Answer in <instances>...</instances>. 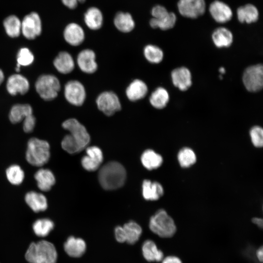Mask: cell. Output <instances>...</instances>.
Returning <instances> with one entry per match:
<instances>
[{
    "mask_svg": "<svg viewBox=\"0 0 263 263\" xmlns=\"http://www.w3.org/2000/svg\"><path fill=\"white\" fill-rule=\"evenodd\" d=\"M56 70L62 74L71 73L75 68V63L71 54L65 51L60 52L53 61Z\"/></svg>",
    "mask_w": 263,
    "mask_h": 263,
    "instance_id": "d6986e66",
    "label": "cell"
},
{
    "mask_svg": "<svg viewBox=\"0 0 263 263\" xmlns=\"http://www.w3.org/2000/svg\"><path fill=\"white\" fill-rule=\"evenodd\" d=\"M149 228L153 233L163 238H171L176 232L173 219L163 209H159L151 217Z\"/></svg>",
    "mask_w": 263,
    "mask_h": 263,
    "instance_id": "5b68a950",
    "label": "cell"
},
{
    "mask_svg": "<svg viewBox=\"0 0 263 263\" xmlns=\"http://www.w3.org/2000/svg\"><path fill=\"white\" fill-rule=\"evenodd\" d=\"M177 7L182 16L196 19L204 14L206 4L205 0H179Z\"/></svg>",
    "mask_w": 263,
    "mask_h": 263,
    "instance_id": "8fae6325",
    "label": "cell"
},
{
    "mask_svg": "<svg viewBox=\"0 0 263 263\" xmlns=\"http://www.w3.org/2000/svg\"><path fill=\"white\" fill-rule=\"evenodd\" d=\"M113 22L115 27L123 33L132 31L135 26L134 21L131 15L128 13H117L114 18Z\"/></svg>",
    "mask_w": 263,
    "mask_h": 263,
    "instance_id": "4dcf8cb0",
    "label": "cell"
},
{
    "mask_svg": "<svg viewBox=\"0 0 263 263\" xmlns=\"http://www.w3.org/2000/svg\"><path fill=\"white\" fill-rule=\"evenodd\" d=\"M6 175L8 181L14 185H20L24 178V172L18 165L9 166L6 169Z\"/></svg>",
    "mask_w": 263,
    "mask_h": 263,
    "instance_id": "d590c367",
    "label": "cell"
},
{
    "mask_svg": "<svg viewBox=\"0 0 263 263\" xmlns=\"http://www.w3.org/2000/svg\"><path fill=\"white\" fill-rule=\"evenodd\" d=\"M85 0H61L62 3L69 9L76 8L78 2H84Z\"/></svg>",
    "mask_w": 263,
    "mask_h": 263,
    "instance_id": "7bdbcfd3",
    "label": "cell"
},
{
    "mask_svg": "<svg viewBox=\"0 0 263 263\" xmlns=\"http://www.w3.org/2000/svg\"><path fill=\"white\" fill-rule=\"evenodd\" d=\"M64 249L70 256L78 258L82 256L86 249V244L84 240L80 238L70 236L64 244Z\"/></svg>",
    "mask_w": 263,
    "mask_h": 263,
    "instance_id": "ffe728a7",
    "label": "cell"
},
{
    "mask_svg": "<svg viewBox=\"0 0 263 263\" xmlns=\"http://www.w3.org/2000/svg\"><path fill=\"white\" fill-rule=\"evenodd\" d=\"M219 72L222 74H224V73H225V68L220 67L219 69Z\"/></svg>",
    "mask_w": 263,
    "mask_h": 263,
    "instance_id": "c3c4849f",
    "label": "cell"
},
{
    "mask_svg": "<svg viewBox=\"0 0 263 263\" xmlns=\"http://www.w3.org/2000/svg\"><path fill=\"white\" fill-rule=\"evenodd\" d=\"M96 103L99 110L107 116H112L121 109L119 97L112 91H105L99 94Z\"/></svg>",
    "mask_w": 263,
    "mask_h": 263,
    "instance_id": "ba28073f",
    "label": "cell"
},
{
    "mask_svg": "<svg viewBox=\"0 0 263 263\" xmlns=\"http://www.w3.org/2000/svg\"><path fill=\"white\" fill-rule=\"evenodd\" d=\"M143 53L146 59L152 64L159 63L164 57V53L162 49L152 44L146 45L144 48Z\"/></svg>",
    "mask_w": 263,
    "mask_h": 263,
    "instance_id": "e575fe53",
    "label": "cell"
},
{
    "mask_svg": "<svg viewBox=\"0 0 263 263\" xmlns=\"http://www.w3.org/2000/svg\"><path fill=\"white\" fill-rule=\"evenodd\" d=\"M50 156V145L47 141L35 137L29 140L25 154L28 163L41 167L48 162Z\"/></svg>",
    "mask_w": 263,
    "mask_h": 263,
    "instance_id": "277c9868",
    "label": "cell"
},
{
    "mask_svg": "<svg viewBox=\"0 0 263 263\" xmlns=\"http://www.w3.org/2000/svg\"><path fill=\"white\" fill-rule=\"evenodd\" d=\"M256 255L258 260L260 262L263 261V247L261 246L256 252Z\"/></svg>",
    "mask_w": 263,
    "mask_h": 263,
    "instance_id": "f6af8a7d",
    "label": "cell"
},
{
    "mask_svg": "<svg viewBox=\"0 0 263 263\" xmlns=\"http://www.w3.org/2000/svg\"><path fill=\"white\" fill-rule=\"evenodd\" d=\"M39 189L43 191H49L56 182L53 173L49 169H40L34 175Z\"/></svg>",
    "mask_w": 263,
    "mask_h": 263,
    "instance_id": "603a6c76",
    "label": "cell"
},
{
    "mask_svg": "<svg viewBox=\"0 0 263 263\" xmlns=\"http://www.w3.org/2000/svg\"><path fill=\"white\" fill-rule=\"evenodd\" d=\"M142 164L149 170L157 169L162 164V157L152 150H146L141 157Z\"/></svg>",
    "mask_w": 263,
    "mask_h": 263,
    "instance_id": "d6a6232c",
    "label": "cell"
},
{
    "mask_svg": "<svg viewBox=\"0 0 263 263\" xmlns=\"http://www.w3.org/2000/svg\"><path fill=\"white\" fill-rule=\"evenodd\" d=\"M42 32V22L39 14L32 12L21 20V33L28 39H34Z\"/></svg>",
    "mask_w": 263,
    "mask_h": 263,
    "instance_id": "9c48e42d",
    "label": "cell"
},
{
    "mask_svg": "<svg viewBox=\"0 0 263 263\" xmlns=\"http://www.w3.org/2000/svg\"><path fill=\"white\" fill-rule=\"evenodd\" d=\"M30 88L28 79L23 75L16 74L10 75L6 82V89L9 94L16 95L17 94H24Z\"/></svg>",
    "mask_w": 263,
    "mask_h": 263,
    "instance_id": "9a60e30c",
    "label": "cell"
},
{
    "mask_svg": "<svg viewBox=\"0 0 263 263\" xmlns=\"http://www.w3.org/2000/svg\"><path fill=\"white\" fill-rule=\"evenodd\" d=\"M115 237L116 241L120 243L126 242L125 233L122 226H117L114 229Z\"/></svg>",
    "mask_w": 263,
    "mask_h": 263,
    "instance_id": "b9f144b4",
    "label": "cell"
},
{
    "mask_svg": "<svg viewBox=\"0 0 263 263\" xmlns=\"http://www.w3.org/2000/svg\"><path fill=\"white\" fill-rule=\"evenodd\" d=\"M142 251L144 258L148 262H160L164 258L163 252L157 248L152 240H148L144 242Z\"/></svg>",
    "mask_w": 263,
    "mask_h": 263,
    "instance_id": "4316f807",
    "label": "cell"
},
{
    "mask_svg": "<svg viewBox=\"0 0 263 263\" xmlns=\"http://www.w3.org/2000/svg\"><path fill=\"white\" fill-rule=\"evenodd\" d=\"M3 25L6 33L11 38L18 37L21 34V21L16 15L7 17L3 20Z\"/></svg>",
    "mask_w": 263,
    "mask_h": 263,
    "instance_id": "1f68e13d",
    "label": "cell"
},
{
    "mask_svg": "<svg viewBox=\"0 0 263 263\" xmlns=\"http://www.w3.org/2000/svg\"><path fill=\"white\" fill-rule=\"evenodd\" d=\"M23 129L25 132H30L34 129L36 118L33 114L27 116L23 120Z\"/></svg>",
    "mask_w": 263,
    "mask_h": 263,
    "instance_id": "60d3db41",
    "label": "cell"
},
{
    "mask_svg": "<svg viewBox=\"0 0 263 263\" xmlns=\"http://www.w3.org/2000/svg\"><path fill=\"white\" fill-rule=\"evenodd\" d=\"M86 155L81 159V165L88 171H94L98 169L103 159V153L96 146L89 147L86 149Z\"/></svg>",
    "mask_w": 263,
    "mask_h": 263,
    "instance_id": "5bb4252c",
    "label": "cell"
},
{
    "mask_svg": "<svg viewBox=\"0 0 263 263\" xmlns=\"http://www.w3.org/2000/svg\"><path fill=\"white\" fill-rule=\"evenodd\" d=\"M4 79V75L2 71L0 69V85L2 83Z\"/></svg>",
    "mask_w": 263,
    "mask_h": 263,
    "instance_id": "7dc6e473",
    "label": "cell"
},
{
    "mask_svg": "<svg viewBox=\"0 0 263 263\" xmlns=\"http://www.w3.org/2000/svg\"><path fill=\"white\" fill-rule=\"evenodd\" d=\"M171 78L174 86L182 91L187 90L192 84L191 72L185 67H180L173 70L171 73Z\"/></svg>",
    "mask_w": 263,
    "mask_h": 263,
    "instance_id": "2e32d148",
    "label": "cell"
},
{
    "mask_svg": "<svg viewBox=\"0 0 263 263\" xmlns=\"http://www.w3.org/2000/svg\"><path fill=\"white\" fill-rule=\"evenodd\" d=\"M212 39L214 44L218 48H227L229 47L233 41L232 32L225 27H219L216 29L212 34Z\"/></svg>",
    "mask_w": 263,
    "mask_h": 263,
    "instance_id": "cb8c5ba5",
    "label": "cell"
},
{
    "mask_svg": "<svg viewBox=\"0 0 263 263\" xmlns=\"http://www.w3.org/2000/svg\"><path fill=\"white\" fill-rule=\"evenodd\" d=\"M25 201L28 206L35 212L45 210L48 207L47 200L43 194L32 191L27 193Z\"/></svg>",
    "mask_w": 263,
    "mask_h": 263,
    "instance_id": "7402d4cb",
    "label": "cell"
},
{
    "mask_svg": "<svg viewBox=\"0 0 263 263\" xmlns=\"http://www.w3.org/2000/svg\"><path fill=\"white\" fill-rule=\"evenodd\" d=\"M148 92V88L143 80L139 79L133 80L126 90V94L131 101H136L143 99Z\"/></svg>",
    "mask_w": 263,
    "mask_h": 263,
    "instance_id": "ac0fdd59",
    "label": "cell"
},
{
    "mask_svg": "<svg viewBox=\"0 0 263 263\" xmlns=\"http://www.w3.org/2000/svg\"><path fill=\"white\" fill-rule=\"evenodd\" d=\"M238 20L241 23H252L257 21L259 13L257 8L252 4L239 7L237 10Z\"/></svg>",
    "mask_w": 263,
    "mask_h": 263,
    "instance_id": "484cf974",
    "label": "cell"
},
{
    "mask_svg": "<svg viewBox=\"0 0 263 263\" xmlns=\"http://www.w3.org/2000/svg\"><path fill=\"white\" fill-rule=\"evenodd\" d=\"M169 100V95L164 88H157L151 94L149 98L151 105L157 109H162L166 107Z\"/></svg>",
    "mask_w": 263,
    "mask_h": 263,
    "instance_id": "83f0119b",
    "label": "cell"
},
{
    "mask_svg": "<svg viewBox=\"0 0 263 263\" xmlns=\"http://www.w3.org/2000/svg\"><path fill=\"white\" fill-rule=\"evenodd\" d=\"M76 62L80 70L86 74H93L97 69L95 54L89 49L83 50L78 53Z\"/></svg>",
    "mask_w": 263,
    "mask_h": 263,
    "instance_id": "4fadbf2b",
    "label": "cell"
},
{
    "mask_svg": "<svg viewBox=\"0 0 263 263\" xmlns=\"http://www.w3.org/2000/svg\"><path fill=\"white\" fill-rule=\"evenodd\" d=\"M176 20L175 14L168 11L157 17L152 18L150 21V24L152 28L167 30L173 28Z\"/></svg>",
    "mask_w": 263,
    "mask_h": 263,
    "instance_id": "44dd1931",
    "label": "cell"
},
{
    "mask_svg": "<svg viewBox=\"0 0 263 263\" xmlns=\"http://www.w3.org/2000/svg\"><path fill=\"white\" fill-rule=\"evenodd\" d=\"M62 127L69 132L61 141L62 149L70 154L78 153L85 149L90 141V136L86 128L75 118L64 121Z\"/></svg>",
    "mask_w": 263,
    "mask_h": 263,
    "instance_id": "6da1fadb",
    "label": "cell"
},
{
    "mask_svg": "<svg viewBox=\"0 0 263 263\" xmlns=\"http://www.w3.org/2000/svg\"><path fill=\"white\" fill-rule=\"evenodd\" d=\"M252 142L256 147L261 148L263 145V130L258 126H254L250 131Z\"/></svg>",
    "mask_w": 263,
    "mask_h": 263,
    "instance_id": "ab89813d",
    "label": "cell"
},
{
    "mask_svg": "<svg viewBox=\"0 0 263 263\" xmlns=\"http://www.w3.org/2000/svg\"><path fill=\"white\" fill-rule=\"evenodd\" d=\"M63 36L65 41L69 44L77 46L84 41L85 33L80 25L75 23H71L65 28Z\"/></svg>",
    "mask_w": 263,
    "mask_h": 263,
    "instance_id": "e0dca14e",
    "label": "cell"
},
{
    "mask_svg": "<svg viewBox=\"0 0 263 263\" xmlns=\"http://www.w3.org/2000/svg\"><path fill=\"white\" fill-rule=\"evenodd\" d=\"M54 223L48 219L37 220L33 224V228L35 234L40 237H45L54 228Z\"/></svg>",
    "mask_w": 263,
    "mask_h": 263,
    "instance_id": "8d00e7d4",
    "label": "cell"
},
{
    "mask_svg": "<svg viewBox=\"0 0 263 263\" xmlns=\"http://www.w3.org/2000/svg\"><path fill=\"white\" fill-rule=\"evenodd\" d=\"M64 94L66 100L69 103L76 106L83 105L86 97L84 85L76 80H71L66 83Z\"/></svg>",
    "mask_w": 263,
    "mask_h": 263,
    "instance_id": "30bf717a",
    "label": "cell"
},
{
    "mask_svg": "<svg viewBox=\"0 0 263 263\" xmlns=\"http://www.w3.org/2000/svg\"><path fill=\"white\" fill-rule=\"evenodd\" d=\"M98 180L102 187L106 190H113L121 187L126 178L124 167L115 161L105 164L98 172Z\"/></svg>",
    "mask_w": 263,
    "mask_h": 263,
    "instance_id": "7a4b0ae2",
    "label": "cell"
},
{
    "mask_svg": "<svg viewBox=\"0 0 263 263\" xmlns=\"http://www.w3.org/2000/svg\"><path fill=\"white\" fill-rule=\"evenodd\" d=\"M209 12L214 20L220 23H224L231 20L232 10L226 3L219 0L212 1L209 6Z\"/></svg>",
    "mask_w": 263,
    "mask_h": 263,
    "instance_id": "7c38bea8",
    "label": "cell"
},
{
    "mask_svg": "<svg viewBox=\"0 0 263 263\" xmlns=\"http://www.w3.org/2000/svg\"><path fill=\"white\" fill-rule=\"evenodd\" d=\"M242 80L245 89L250 92H257L263 87V67L258 64L250 66L244 70Z\"/></svg>",
    "mask_w": 263,
    "mask_h": 263,
    "instance_id": "52a82bcc",
    "label": "cell"
},
{
    "mask_svg": "<svg viewBox=\"0 0 263 263\" xmlns=\"http://www.w3.org/2000/svg\"><path fill=\"white\" fill-rule=\"evenodd\" d=\"M162 185L157 182L145 180L142 184V194L147 200L154 201L159 199L163 194Z\"/></svg>",
    "mask_w": 263,
    "mask_h": 263,
    "instance_id": "d4e9b609",
    "label": "cell"
},
{
    "mask_svg": "<svg viewBox=\"0 0 263 263\" xmlns=\"http://www.w3.org/2000/svg\"><path fill=\"white\" fill-rule=\"evenodd\" d=\"M34 56L27 48H21L18 52L17 56V64L20 66H27L34 61Z\"/></svg>",
    "mask_w": 263,
    "mask_h": 263,
    "instance_id": "f35d334b",
    "label": "cell"
},
{
    "mask_svg": "<svg viewBox=\"0 0 263 263\" xmlns=\"http://www.w3.org/2000/svg\"><path fill=\"white\" fill-rule=\"evenodd\" d=\"M122 227L125 235L126 242L131 244H135L142 234L141 227L133 221L126 223Z\"/></svg>",
    "mask_w": 263,
    "mask_h": 263,
    "instance_id": "836d02e7",
    "label": "cell"
},
{
    "mask_svg": "<svg viewBox=\"0 0 263 263\" xmlns=\"http://www.w3.org/2000/svg\"><path fill=\"white\" fill-rule=\"evenodd\" d=\"M162 263H182V262L180 258L176 256H169L163 258Z\"/></svg>",
    "mask_w": 263,
    "mask_h": 263,
    "instance_id": "ee69618b",
    "label": "cell"
},
{
    "mask_svg": "<svg viewBox=\"0 0 263 263\" xmlns=\"http://www.w3.org/2000/svg\"><path fill=\"white\" fill-rule=\"evenodd\" d=\"M177 157L180 166L183 168H188L196 161L195 153L189 148L182 149L178 152Z\"/></svg>",
    "mask_w": 263,
    "mask_h": 263,
    "instance_id": "74e56055",
    "label": "cell"
},
{
    "mask_svg": "<svg viewBox=\"0 0 263 263\" xmlns=\"http://www.w3.org/2000/svg\"><path fill=\"white\" fill-rule=\"evenodd\" d=\"M25 258L30 263H56L57 252L52 243L43 240L30 245Z\"/></svg>",
    "mask_w": 263,
    "mask_h": 263,
    "instance_id": "3957f363",
    "label": "cell"
},
{
    "mask_svg": "<svg viewBox=\"0 0 263 263\" xmlns=\"http://www.w3.org/2000/svg\"><path fill=\"white\" fill-rule=\"evenodd\" d=\"M33 114L32 107L28 104H17L11 109L9 117L12 123H18L28 115Z\"/></svg>",
    "mask_w": 263,
    "mask_h": 263,
    "instance_id": "f1b7e54d",
    "label": "cell"
},
{
    "mask_svg": "<svg viewBox=\"0 0 263 263\" xmlns=\"http://www.w3.org/2000/svg\"><path fill=\"white\" fill-rule=\"evenodd\" d=\"M102 13L96 7L89 8L84 14V21L86 25L92 30H98L103 24Z\"/></svg>",
    "mask_w": 263,
    "mask_h": 263,
    "instance_id": "f546056e",
    "label": "cell"
},
{
    "mask_svg": "<svg viewBox=\"0 0 263 263\" xmlns=\"http://www.w3.org/2000/svg\"><path fill=\"white\" fill-rule=\"evenodd\" d=\"M252 222L256 225L259 227L262 228L263 226V220L262 218L254 217L252 219Z\"/></svg>",
    "mask_w": 263,
    "mask_h": 263,
    "instance_id": "bcb514c9",
    "label": "cell"
},
{
    "mask_svg": "<svg viewBox=\"0 0 263 263\" xmlns=\"http://www.w3.org/2000/svg\"><path fill=\"white\" fill-rule=\"evenodd\" d=\"M61 88L58 79L53 75L39 76L35 83V89L39 96L44 100L56 98Z\"/></svg>",
    "mask_w": 263,
    "mask_h": 263,
    "instance_id": "8992f818",
    "label": "cell"
}]
</instances>
